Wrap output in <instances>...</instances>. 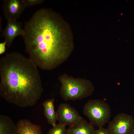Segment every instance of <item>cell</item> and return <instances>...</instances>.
<instances>
[{"label":"cell","mask_w":134,"mask_h":134,"mask_svg":"<svg viewBox=\"0 0 134 134\" xmlns=\"http://www.w3.org/2000/svg\"><path fill=\"white\" fill-rule=\"evenodd\" d=\"M16 126L12 119L6 115L0 116V134H16Z\"/></svg>","instance_id":"obj_12"},{"label":"cell","mask_w":134,"mask_h":134,"mask_svg":"<svg viewBox=\"0 0 134 134\" xmlns=\"http://www.w3.org/2000/svg\"><path fill=\"white\" fill-rule=\"evenodd\" d=\"M130 134H134V130Z\"/></svg>","instance_id":"obj_17"},{"label":"cell","mask_w":134,"mask_h":134,"mask_svg":"<svg viewBox=\"0 0 134 134\" xmlns=\"http://www.w3.org/2000/svg\"><path fill=\"white\" fill-rule=\"evenodd\" d=\"M65 125L59 123L50 129L46 134H66L67 129Z\"/></svg>","instance_id":"obj_13"},{"label":"cell","mask_w":134,"mask_h":134,"mask_svg":"<svg viewBox=\"0 0 134 134\" xmlns=\"http://www.w3.org/2000/svg\"><path fill=\"white\" fill-rule=\"evenodd\" d=\"M83 112L91 123L98 127H103L108 122L111 116L109 105L99 99L88 101L83 107Z\"/></svg>","instance_id":"obj_4"},{"label":"cell","mask_w":134,"mask_h":134,"mask_svg":"<svg viewBox=\"0 0 134 134\" xmlns=\"http://www.w3.org/2000/svg\"><path fill=\"white\" fill-rule=\"evenodd\" d=\"M6 46V42L5 40L0 43V54H2L5 53Z\"/></svg>","instance_id":"obj_16"},{"label":"cell","mask_w":134,"mask_h":134,"mask_svg":"<svg viewBox=\"0 0 134 134\" xmlns=\"http://www.w3.org/2000/svg\"><path fill=\"white\" fill-rule=\"evenodd\" d=\"M108 134H130L134 130V119L131 115L119 113L109 122Z\"/></svg>","instance_id":"obj_5"},{"label":"cell","mask_w":134,"mask_h":134,"mask_svg":"<svg viewBox=\"0 0 134 134\" xmlns=\"http://www.w3.org/2000/svg\"><path fill=\"white\" fill-rule=\"evenodd\" d=\"M56 112L59 123L68 127L75 124L82 118L75 109L66 103L60 104Z\"/></svg>","instance_id":"obj_6"},{"label":"cell","mask_w":134,"mask_h":134,"mask_svg":"<svg viewBox=\"0 0 134 134\" xmlns=\"http://www.w3.org/2000/svg\"><path fill=\"white\" fill-rule=\"evenodd\" d=\"M96 130L94 125L83 118L74 125L67 129V134H94Z\"/></svg>","instance_id":"obj_9"},{"label":"cell","mask_w":134,"mask_h":134,"mask_svg":"<svg viewBox=\"0 0 134 134\" xmlns=\"http://www.w3.org/2000/svg\"><path fill=\"white\" fill-rule=\"evenodd\" d=\"M16 134H42L40 127L28 120L23 119L16 124Z\"/></svg>","instance_id":"obj_10"},{"label":"cell","mask_w":134,"mask_h":134,"mask_svg":"<svg viewBox=\"0 0 134 134\" xmlns=\"http://www.w3.org/2000/svg\"><path fill=\"white\" fill-rule=\"evenodd\" d=\"M7 25L3 30L2 35L6 43V46L10 47L15 38L17 36H23L24 29L22 23L17 20L7 21Z\"/></svg>","instance_id":"obj_8"},{"label":"cell","mask_w":134,"mask_h":134,"mask_svg":"<svg viewBox=\"0 0 134 134\" xmlns=\"http://www.w3.org/2000/svg\"><path fill=\"white\" fill-rule=\"evenodd\" d=\"M55 99L52 98L45 100L42 103L44 114L47 121L52 127L56 125L57 119L54 108Z\"/></svg>","instance_id":"obj_11"},{"label":"cell","mask_w":134,"mask_h":134,"mask_svg":"<svg viewBox=\"0 0 134 134\" xmlns=\"http://www.w3.org/2000/svg\"><path fill=\"white\" fill-rule=\"evenodd\" d=\"M66 134H67V133H66Z\"/></svg>","instance_id":"obj_18"},{"label":"cell","mask_w":134,"mask_h":134,"mask_svg":"<svg viewBox=\"0 0 134 134\" xmlns=\"http://www.w3.org/2000/svg\"><path fill=\"white\" fill-rule=\"evenodd\" d=\"M26 7L23 0H4L2 5L3 13L7 21L17 20Z\"/></svg>","instance_id":"obj_7"},{"label":"cell","mask_w":134,"mask_h":134,"mask_svg":"<svg viewBox=\"0 0 134 134\" xmlns=\"http://www.w3.org/2000/svg\"><path fill=\"white\" fill-rule=\"evenodd\" d=\"M38 67L29 58L17 52L6 53L0 59V95L17 106L35 105L43 90Z\"/></svg>","instance_id":"obj_2"},{"label":"cell","mask_w":134,"mask_h":134,"mask_svg":"<svg viewBox=\"0 0 134 134\" xmlns=\"http://www.w3.org/2000/svg\"><path fill=\"white\" fill-rule=\"evenodd\" d=\"M26 7L39 4L42 3V0H23Z\"/></svg>","instance_id":"obj_14"},{"label":"cell","mask_w":134,"mask_h":134,"mask_svg":"<svg viewBox=\"0 0 134 134\" xmlns=\"http://www.w3.org/2000/svg\"><path fill=\"white\" fill-rule=\"evenodd\" d=\"M55 12L42 9L24 25L25 50L38 68L52 70L65 62L74 48L71 33Z\"/></svg>","instance_id":"obj_1"},{"label":"cell","mask_w":134,"mask_h":134,"mask_svg":"<svg viewBox=\"0 0 134 134\" xmlns=\"http://www.w3.org/2000/svg\"><path fill=\"white\" fill-rule=\"evenodd\" d=\"M58 79L61 84L60 95L66 101L87 97L94 91L92 83L84 78L74 77L65 73L60 75Z\"/></svg>","instance_id":"obj_3"},{"label":"cell","mask_w":134,"mask_h":134,"mask_svg":"<svg viewBox=\"0 0 134 134\" xmlns=\"http://www.w3.org/2000/svg\"><path fill=\"white\" fill-rule=\"evenodd\" d=\"M94 134H108L106 129L100 127L96 130Z\"/></svg>","instance_id":"obj_15"}]
</instances>
